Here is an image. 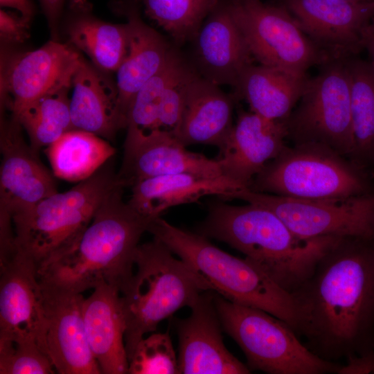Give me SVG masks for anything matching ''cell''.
I'll return each mask as SVG.
<instances>
[{
    "mask_svg": "<svg viewBox=\"0 0 374 374\" xmlns=\"http://www.w3.org/2000/svg\"><path fill=\"white\" fill-rule=\"evenodd\" d=\"M218 84L192 74L176 137L185 146L211 145L221 150L233 127V100Z\"/></svg>",
    "mask_w": 374,
    "mask_h": 374,
    "instance_id": "484cf974",
    "label": "cell"
},
{
    "mask_svg": "<svg viewBox=\"0 0 374 374\" xmlns=\"http://www.w3.org/2000/svg\"><path fill=\"white\" fill-rule=\"evenodd\" d=\"M350 78L354 148L350 160L362 168L374 164V66L346 58Z\"/></svg>",
    "mask_w": 374,
    "mask_h": 374,
    "instance_id": "f1b7e54d",
    "label": "cell"
},
{
    "mask_svg": "<svg viewBox=\"0 0 374 374\" xmlns=\"http://www.w3.org/2000/svg\"><path fill=\"white\" fill-rule=\"evenodd\" d=\"M308 81L305 74L251 64L244 70L235 87L252 112L283 121L301 99Z\"/></svg>",
    "mask_w": 374,
    "mask_h": 374,
    "instance_id": "4316f807",
    "label": "cell"
},
{
    "mask_svg": "<svg viewBox=\"0 0 374 374\" xmlns=\"http://www.w3.org/2000/svg\"><path fill=\"white\" fill-rule=\"evenodd\" d=\"M55 371L47 354L36 344L0 340L1 374H52Z\"/></svg>",
    "mask_w": 374,
    "mask_h": 374,
    "instance_id": "836d02e7",
    "label": "cell"
},
{
    "mask_svg": "<svg viewBox=\"0 0 374 374\" xmlns=\"http://www.w3.org/2000/svg\"><path fill=\"white\" fill-rule=\"evenodd\" d=\"M51 32V40L60 42V23L65 0H39Z\"/></svg>",
    "mask_w": 374,
    "mask_h": 374,
    "instance_id": "8d00e7d4",
    "label": "cell"
},
{
    "mask_svg": "<svg viewBox=\"0 0 374 374\" xmlns=\"http://www.w3.org/2000/svg\"><path fill=\"white\" fill-rule=\"evenodd\" d=\"M173 254L155 238L136 251V271L121 292L128 360L138 342L154 332L161 321L184 307L190 308L202 292L213 290L202 275Z\"/></svg>",
    "mask_w": 374,
    "mask_h": 374,
    "instance_id": "5b68a950",
    "label": "cell"
},
{
    "mask_svg": "<svg viewBox=\"0 0 374 374\" xmlns=\"http://www.w3.org/2000/svg\"><path fill=\"white\" fill-rule=\"evenodd\" d=\"M81 56L67 43L53 40L26 52L1 46V110L14 114L42 96L71 88Z\"/></svg>",
    "mask_w": 374,
    "mask_h": 374,
    "instance_id": "7c38bea8",
    "label": "cell"
},
{
    "mask_svg": "<svg viewBox=\"0 0 374 374\" xmlns=\"http://www.w3.org/2000/svg\"><path fill=\"white\" fill-rule=\"evenodd\" d=\"M60 31L68 44L107 73L116 72L127 54V24H112L97 17L89 0L68 1Z\"/></svg>",
    "mask_w": 374,
    "mask_h": 374,
    "instance_id": "cb8c5ba5",
    "label": "cell"
},
{
    "mask_svg": "<svg viewBox=\"0 0 374 374\" xmlns=\"http://www.w3.org/2000/svg\"><path fill=\"white\" fill-rule=\"evenodd\" d=\"M93 290L82 304L85 332L91 352L102 373H128L121 292L107 284Z\"/></svg>",
    "mask_w": 374,
    "mask_h": 374,
    "instance_id": "7402d4cb",
    "label": "cell"
},
{
    "mask_svg": "<svg viewBox=\"0 0 374 374\" xmlns=\"http://www.w3.org/2000/svg\"><path fill=\"white\" fill-rule=\"evenodd\" d=\"M274 212L297 235L374 238V192L330 199H297L243 188L231 195Z\"/></svg>",
    "mask_w": 374,
    "mask_h": 374,
    "instance_id": "8fae6325",
    "label": "cell"
},
{
    "mask_svg": "<svg viewBox=\"0 0 374 374\" xmlns=\"http://www.w3.org/2000/svg\"><path fill=\"white\" fill-rule=\"evenodd\" d=\"M374 374V351L346 359L338 374Z\"/></svg>",
    "mask_w": 374,
    "mask_h": 374,
    "instance_id": "74e56055",
    "label": "cell"
},
{
    "mask_svg": "<svg viewBox=\"0 0 374 374\" xmlns=\"http://www.w3.org/2000/svg\"><path fill=\"white\" fill-rule=\"evenodd\" d=\"M215 291L202 292L190 314L177 319L179 373L248 374L251 371L226 348L214 303Z\"/></svg>",
    "mask_w": 374,
    "mask_h": 374,
    "instance_id": "2e32d148",
    "label": "cell"
},
{
    "mask_svg": "<svg viewBox=\"0 0 374 374\" xmlns=\"http://www.w3.org/2000/svg\"><path fill=\"white\" fill-rule=\"evenodd\" d=\"M252 191L297 199H330L374 192L365 169L320 143L285 145L251 181Z\"/></svg>",
    "mask_w": 374,
    "mask_h": 374,
    "instance_id": "52a82bcc",
    "label": "cell"
},
{
    "mask_svg": "<svg viewBox=\"0 0 374 374\" xmlns=\"http://www.w3.org/2000/svg\"><path fill=\"white\" fill-rule=\"evenodd\" d=\"M197 62L203 78L216 84L236 87L253 58L229 10L228 3H219L196 33Z\"/></svg>",
    "mask_w": 374,
    "mask_h": 374,
    "instance_id": "ffe728a7",
    "label": "cell"
},
{
    "mask_svg": "<svg viewBox=\"0 0 374 374\" xmlns=\"http://www.w3.org/2000/svg\"><path fill=\"white\" fill-rule=\"evenodd\" d=\"M125 188L109 193L71 247L37 267L40 283L80 294L102 284L122 291L133 274L140 239L153 220L123 201Z\"/></svg>",
    "mask_w": 374,
    "mask_h": 374,
    "instance_id": "7a4b0ae2",
    "label": "cell"
},
{
    "mask_svg": "<svg viewBox=\"0 0 374 374\" xmlns=\"http://www.w3.org/2000/svg\"><path fill=\"white\" fill-rule=\"evenodd\" d=\"M353 1H359V2H371L374 1V0H350Z\"/></svg>",
    "mask_w": 374,
    "mask_h": 374,
    "instance_id": "60d3db41",
    "label": "cell"
},
{
    "mask_svg": "<svg viewBox=\"0 0 374 374\" xmlns=\"http://www.w3.org/2000/svg\"><path fill=\"white\" fill-rule=\"evenodd\" d=\"M283 121L242 112L233 125L218 159L223 175L248 188L264 166L286 145Z\"/></svg>",
    "mask_w": 374,
    "mask_h": 374,
    "instance_id": "d6986e66",
    "label": "cell"
},
{
    "mask_svg": "<svg viewBox=\"0 0 374 374\" xmlns=\"http://www.w3.org/2000/svg\"><path fill=\"white\" fill-rule=\"evenodd\" d=\"M30 22L21 14L1 9V46L15 47L24 43L30 37Z\"/></svg>",
    "mask_w": 374,
    "mask_h": 374,
    "instance_id": "d590c367",
    "label": "cell"
},
{
    "mask_svg": "<svg viewBox=\"0 0 374 374\" xmlns=\"http://www.w3.org/2000/svg\"><path fill=\"white\" fill-rule=\"evenodd\" d=\"M291 294L314 354L338 362L374 351V238H338Z\"/></svg>",
    "mask_w": 374,
    "mask_h": 374,
    "instance_id": "6da1fadb",
    "label": "cell"
},
{
    "mask_svg": "<svg viewBox=\"0 0 374 374\" xmlns=\"http://www.w3.org/2000/svg\"><path fill=\"white\" fill-rule=\"evenodd\" d=\"M214 303L223 330L243 351L251 371L326 374L341 368L343 364L314 354L287 323L267 312L232 302L215 292Z\"/></svg>",
    "mask_w": 374,
    "mask_h": 374,
    "instance_id": "ba28073f",
    "label": "cell"
},
{
    "mask_svg": "<svg viewBox=\"0 0 374 374\" xmlns=\"http://www.w3.org/2000/svg\"><path fill=\"white\" fill-rule=\"evenodd\" d=\"M197 233L240 251L277 285L292 294L314 273L339 238H303L272 211L257 204L213 202Z\"/></svg>",
    "mask_w": 374,
    "mask_h": 374,
    "instance_id": "3957f363",
    "label": "cell"
},
{
    "mask_svg": "<svg viewBox=\"0 0 374 374\" xmlns=\"http://www.w3.org/2000/svg\"><path fill=\"white\" fill-rule=\"evenodd\" d=\"M128 362L130 374L179 373L178 357L168 332L141 339Z\"/></svg>",
    "mask_w": 374,
    "mask_h": 374,
    "instance_id": "d6a6232c",
    "label": "cell"
},
{
    "mask_svg": "<svg viewBox=\"0 0 374 374\" xmlns=\"http://www.w3.org/2000/svg\"><path fill=\"white\" fill-rule=\"evenodd\" d=\"M123 185L108 166L70 190L55 193L12 216L15 247L38 267L71 247L91 222L105 197ZM126 187V186H125Z\"/></svg>",
    "mask_w": 374,
    "mask_h": 374,
    "instance_id": "8992f818",
    "label": "cell"
},
{
    "mask_svg": "<svg viewBox=\"0 0 374 374\" xmlns=\"http://www.w3.org/2000/svg\"><path fill=\"white\" fill-rule=\"evenodd\" d=\"M137 0L121 2L127 19L128 48L116 71L120 110L127 127L128 112L139 89L166 63L172 51L163 37L141 18Z\"/></svg>",
    "mask_w": 374,
    "mask_h": 374,
    "instance_id": "603a6c76",
    "label": "cell"
},
{
    "mask_svg": "<svg viewBox=\"0 0 374 374\" xmlns=\"http://www.w3.org/2000/svg\"><path fill=\"white\" fill-rule=\"evenodd\" d=\"M53 175L69 181H82L95 174L115 154L107 140L74 129L46 149Z\"/></svg>",
    "mask_w": 374,
    "mask_h": 374,
    "instance_id": "83f0119b",
    "label": "cell"
},
{
    "mask_svg": "<svg viewBox=\"0 0 374 374\" xmlns=\"http://www.w3.org/2000/svg\"><path fill=\"white\" fill-rule=\"evenodd\" d=\"M146 15L177 42L195 37L220 0H141Z\"/></svg>",
    "mask_w": 374,
    "mask_h": 374,
    "instance_id": "4dcf8cb0",
    "label": "cell"
},
{
    "mask_svg": "<svg viewBox=\"0 0 374 374\" xmlns=\"http://www.w3.org/2000/svg\"><path fill=\"white\" fill-rule=\"evenodd\" d=\"M126 129L123 161L117 173L126 187L145 179L179 173L211 177L224 175L218 159L187 150L172 133Z\"/></svg>",
    "mask_w": 374,
    "mask_h": 374,
    "instance_id": "4fadbf2b",
    "label": "cell"
},
{
    "mask_svg": "<svg viewBox=\"0 0 374 374\" xmlns=\"http://www.w3.org/2000/svg\"><path fill=\"white\" fill-rule=\"evenodd\" d=\"M193 73L186 66L168 84L160 107L158 130L177 136L183 114L186 87Z\"/></svg>",
    "mask_w": 374,
    "mask_h": 374,
    "instance_id": "e575fe53",
    "label": "cell"
},
{
    "mask_svg": "<svg viewBox=\"0 0 374 374\" xmlns=\"http://www.w3.org/2000/svg\"><path fill=\"white\" fill-rule=\"evenodd\" d=\"M20 124L1 112L0 215L10 217L57 193L53 175L27 143Z\"/></svg>",
    "mask_w": 374,
    "mask_h": 374,
    "instance_id": "5bb4252c",
    "label": "cell"
},
{
    "mask_svg": "<svg viewBox=\"0 0 374 374\" xmlns=\"http://www.w3.org/2000/svg\"><path fill=\"white\" fill-rule=\"evenodd\" d=\"M1 7L16 9L26 19L31 21L35 15L36 8L32 0H0Z\"/></svg>",
    "mask_w": 374,
    "mask_h": 374,
    "instance_id": "f35d334b",
    "label": "cell"
},
{
    "mask_svg": "<svg viewBox=\"0 0 374 374\" xmlns=\"http://www.w3.org/2000/svg\"><path fill=\"white\" fill-rule=\"evenodd\" d=\"M71 88L70 112L74 129L112 140L118 130L126 128L116 82L82 55Z\"/></svg>",
    "mask_w": 374,
    "mask_h": 374,
    "instance_id": "44dd1931",
    "label": "cell"
},
{
    "mask_svg": "<svg viewBox=\"0 0 374 374\" xmlns=\"http://www.w3.org/2000/svg\"><path fill=\"white\" fill-rule=\"evenodd\" d=\"M40 284L47 321V353L55 371L102 373L86 335L82 294Z\"/></svg>",
    "mask_w": 374,
    "mask_h": 374,
    "instance_id": "ac0fdd59",
    "label": "cell"
},
{
    "mask_svg": "<svg viewBox=\"0 0 374 374\" xmlns=\"http://www.w3.org/2000/svg\"><path fill=\"white\" fill-rule=\"evenodd\" d=\"M283 6L311 40L336 58L363 48L364 30L374 16V1L284 0Z\"/></svg>",
    "mask_w": 374,
    "mask_h": 374,
    "instance_id": "e0dca14e",
    "label": "cell"
},
{
    "mask_svg": "<svg viewBox=\"0 0 374 374\" xmlns=\"http://www.w3.org/2000/svg\"><path fill=\"white\" fill-rule=\"evenodd\" d=\"M346 59H330L308 79L299 106L283 121L294 144H323L350 159L354 141Z\"/></svg>",
    "mask_w": 374,
    "mask_h": 374,
    "instance_id": "9c48e42d",
    "label": "cell"
},
{
    "mask_svg": "<svg viewBox=\"0 0 374 374\" xmlns=\"http://www.w3.org/2000/svg\"><path fill=\"white\" fill-rule=\"evenodd\" d=\"M229 10L253 58L260 64L305 74L330 59L284 6L260 0H232Z\"/></svg>",
    "mask_w": 374,
    "mask_h": 374,
    "instance_id": "30bf717a",
    "label": "cell"
},
{
    "mask_svg": "<svg viewBox=\"0 0 374 374\" xmlns=\"http://www.w3.org/2000/svg\"><path fill=\"white\" fill-rule=\"evenodd\" d=\"M0 268V340L33 342L48 355L47 321L36 264L17 251Z\"/></svg>",
    "mask_w": 374,
    "mask_h": 374,
    "instance_id": "9a60e30c",
    "label": "cell"
},
{
    "mask_svg": "<svg viewBox=\"0 0 374 374\" xmlns=\"http://www.w3.org/2000/svg\"><path fill=\"white\" fill-rule=\"evenodd\" d=\"M148 232L202 275L215 292L232 302L265 310L299 334L301 314L293 296L248 259L233 256L206 237L161 217L151 220Z\"/></svg>",
    "mask_w": 374,
    "mask_h": 374,
    "instance_id": "277c9868",
    "label": "cell"
},
{
    "mask_svg": "<svg viewBox=\"0 0 374 374\" xmlns=\"http://www.w3.org/2000/svg\"><path fill=\"white\" fill-rule=\"evenodd\" d=\"M362 46L368 51L371 60L370 62L374 66V16L364 30Z\"/></svg>",
    "mask_w": 374,
    "mask_h": 374,
    "instance_id": "ab89813d",
    "label": "cell"
},
{
    "mask_svg": "<svg viewBox=\"0 0 374 374\" xmlns=\"http://www.w3.org/2000/svg\"><path fill=\"white\" fill-rule=\"evenodd\" d=\"M246 187L225 175L216 177L179 173L139 181L131 186L128 204L140 214L154 219L170 208L216 195L229 199Z\"/></svg>",
    "mask_w": 374,
    "mask_h": 374,
    "instance_id": "d4e9b609",
    "label": "cell"
},
{
    "mask_svg": "<svg viewBox=\"0 0 374 374\" xmlns=\"http://www.w3.org/2000/svg\"><path fill=\"white\" fill-rule=\"evenodd\" d=\"M186 66L173 52L164 66L134 96L128 112L126 128L132 127L144 132L158 130L164 92L170 82Z\"/></svg>",
    "mask_w": 374,
    "mask_h": 374,
    "instance_id": "1f68e13d",
    "label": "cell"
},
{
    "mask_svg": "<svg viewBox=\"0 0 374 374\" xmlns=\"http://www.w3.org/2000/svg\"><path fill=\"white\" fill-rule=\"evenodd\" d=\"M71 88H64L40 96L10 116L25 130L29 144L37 152L66 132L74 130L70 112Z\"/></svg>",
    "mask_w": 374,
    "mask_h": 374,
    "instance_id": "f546056e",
    "label": "cell"
}]
</instances>
